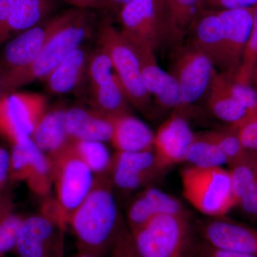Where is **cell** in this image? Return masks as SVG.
<instances>
[{
    "label": "cell",
    "instance_id": "6da1fadb",
    "mask_svg": "<svg viewBox=\"0 0 257 257\" xmlns=\"http://www.w3.org/2000/svg\"><path fill=\"white\" fill-rule=\"evenodd\" d=\"M124 218L118 210L109 175L96 176L87 197L74 211L72 228L79 252L104 257L110 252Z\"/></svg>",
    "mask_w": 257,
    "mask_h": 257
},
{
    "label": "cell",
    "instance_id": "7a4b0ae2",
    "mask_svg": "<svg viewBox=\"0 0 257 257\" xmlns=\"http://www.w3.org/2000/svg\"><path fill=\"white\" fill-rule=\"evenodd\" d=\"M96 25L94 10H81L73 20L49 39L28 68L2 80L3 94L15 92L37 79L46 78L69 53L92 37Z\"/></svg>",
    "mask_w": 257,
    "mask_h": 257
},
{
    "label": "cell",
    "instance_id": "3957f363",
    "mask_svg": "<svg viewBox=\"0 0 257 257\" xmlns=\"http://www.w3.org/2000/svg\"><path fill=\"white\" fill-rule=\"evenodd\" d=\"M121 35L135 50L156 53L161 47H174L170 15L156 0H133L118 15Z\"/></svg>",
    "mask_w": 257,
    "mask_h": 257
},
{
    "label": "cell",
    "instance_id": "277c9868",
    "mask_svg": "<svg viewBox=\"0 0 257 257\" xmlns=\"http://www.w3.org/2000/svg\"><path fill=\"white\" fill-rule=\"evenodd\" d=\"M131 234L140 257H189L195 241L189 216L159 215Z\"/></svg>",
    "mask_w": 257,
    "mask_h": 257
},
{
    "label": "cell",
    "instance_id": "5b68a950",
    "mask_svg": "<svg viewBox=\"0 0 257 257\" xmlns=\"http://www.w3.org/2000/svg\"><path fill=\"white\" fill-rule=\"evenodd\" d=\"M99 48L109 55L128 102L144 114L151 111V96L144 85L140 60L136 51L106 17L99 28Z\"/></svg>",
    "mask_w": 257,
    "mask_h": 257
},
{
    "label": "cell",
    "instance_id": "8992f818",
    "mask_svg": "<svg viewBox=\"0 0 257 257\" xmlns=\"http://www.w3.org/2000/svg\"><path fill=\"white\" fill-rule=\"evenodd\" d=\"M180 177L184 197L202 214L225 216L235 207L229 170L189 166L181 170Z\"/></svg>",
    "mask_w": 257,
    "mask_h": 257
},
{
    "label": "cell",
    "instance_id": "52a82bcc",
    "mask_svg": "<svg viewBox=\"0 0 257 257\" xmlns=\"http://www.w3.org/2000/svg\"><path fill=\"white\" fill-rule=\"evenodd\" d=\"M67 227L55 199H47L40 213L24 218L13 251L18 257H62Z\"/></svg>",
    "mask_w": 257,
    "mask_h": 257
},
{
    "label": "cell",
    "instance_id": "ba28073f",
    "mask_svg": "<svg viewBox=\"0 0 257 257\" xmlns=\"http://www.w3.org/2000/svg\"><path fill=\"white\" fill-rule=\"evenodd\" d=\"M50 159L55 201L67 226L74 211L92 190L94 174L77 155L72 141Z\"/></svg>",
    "mask_w": 257,
    "mask_h": 257
},
{
    "label": "cell",
    "instance_id": "9c48e42d",
    "mask_svg": "<svg viewBox=\"0 0 257 257\" xmlns=\"http://www.w3.org/2000/svg\"><path fill=\"white\" fill-rule=\"evenodd\" d=\"M82 9L72 8L18 34L0 52L2 80L28 68L56 32L73 20Z\"/></svg>",
    "mask_w": 257,
    "mask_h": 257
},
{
    "label": "cell",
    "instance_id": "30bf717a",
    "mask_svg": "<svg viewBox=\"0 0 257 257\" xmlns=\"http://www.w3.org/2000/svg\"><path fill=\"white\" fill-rule=\"evenodd\" d=\"M172 72L182 94L180 112L207 94L216 72L211 59L189 40L172 48Z\"/></svg>",
    "mask_w": 257,
    "mask_h": 257
},
{
    "label": "cell",
    "instance_id": "8fae6325",
    "mask_svg": "<svg viewBox=\"0 0 257 257\" xmlns=\"http://www.w3.org/2000/svg\"><path fill=\"white\" fill-rule=\"evenodd\" d=\"M47 111V99L37 93L10 92L0 99V136L12 145L31 138Z\"/></svg>",
    "mask_w": 257,
    "mask_h": 257
},
{
    "label": "cell",
    "instance_id": "7c38bea8",
    "mask_svg": "<svg viewBox=\"0 0 257 257\" xmlns=\"http://www.w3.org/2000/svg\"><path fill=\"white\" fill-rule=\"evenodd\" d=\"M155 150L126 152L117 151L112 157L109 178L114 189L131 193L152 185L167 171Z\"/></svg>",
    "mask_w": 257,
    "mask_h": 257
},
{
    "label": "cell",
    "instance_id": "4fadbf2b",
    "mask_svg": "<svg viewBox=\"0 0 257 257\" xmlns=\"http://www.w3.org/2000/svg\"><path fill=\"white\" fill-rule=\"evenodd\" d=\"M10 177L12 182H25L34 194L47 197L52 186L50 157L37 147L31 138L12 145Z\"/></svg>",
    "mask_w": 257,
    "mask_h": 257
},
{
    "label": "cell",
    "instance_id": "5bb4252c",
    "mask_svg": "<svg viewBox=\"0 0 257 257\" xmlns=\"http://www.w3.org/2000/svg\"><path fill=\"white\" fill-rule=\"evenodd\" d=\"M199 239L214 247L257 257V228L225 216L209 217L197 225Z\"/></svg>",
    "mask_w": 257,
    "mask_h": 257
},
{
    "label": "cell",
    "instance_id": "9a60e30c",
    "mask_svg": "<svg viewBox=\"0 0 257 257\" xmlns=\"http://www.w3.org/2000/svg\"><path fill=\"white\" fill-rule=\"evenodd\" d=\"M185 40L200 49L221 74L226 72V38L219 10L201 8L189 25Z\"/></svg>",
    "mask_w": 257,
    "mask_h": 257
},
{
    "label": "cell",
    "instance_id": "2e32d148",
    "mask_svg": "<svg viewBox=\"0 0 257 257\" xmlns=\"http://www.w3.org/2000/svg\"><path fill=\"white\" fill-rule=\"evenodd\" d=\"M162 214L190 217L179 199L155 186H148L140 191L128 205L126 225L132 232Z\"/></svg>",
    "mask_w": 257,
    "mask_h": 257
},
{
    "label": "cell",
    "instance_id": "e0dca14e",
    "mask_svg": "<svg viewBox=\"0 0 257 257\" xmlns=\"http://www.w3.org/2000/svg\"><path fill=\"white\" fill-rule=\"evenodd\" d=\"M194 138L195 134L182 112L175 111L155 134L154 150L161 163L169 168L183 162Z\"/></svg>",
    "mask_w": 257,
    "mask_h": 257
},
{
    "label": "cell",
    "instance_id": "ac0fdd59",
    "mask_svg": "<svg viewBox=\"0 0 257 257\" xmlns=\"http://www.w3.org/2000/svg\"><path fill=\"white\" fill-rule=\"evenodd\" d=\"M135 50L140 60L144 85L148 94L154 96L162 109L180 111L182 94L177 79L170 72L160 68L155 53Z\"/></svg>",
    "mask_w": 257,
    "mask_h": 257
},
{
    "label": "cell",
    "instance_id": "d6986e66",
    "mask_svg": "<svg viewBox=\"0 0 257 257\" xmlns=\"http://www.w3.org/2000/svg\"><path fill=\"white\" fill-rule=\"evenodd\" d=\"M65 116L66 127L72 141H110L112 118L81 106L66 109Z\"/></svg>",
    "mask_w": 257,
    "mask_h": 257
},
{
    "label": "cell",
    "instance_id": "ffe728a7",
    "mask_svg": "<svg viewBox=\"0 0 257 257\" xmlns=\"http://www.w3.org/2000/svg\"><path fill=\"white\" fill-rule=\"evenodd\" d=\"M112 118L110 142L119 152H137L154 150L155 134L141 120L130 113Z\"/></svg>",
    "mask_w": 257,
    "mask_h": 257
},
{
    "label": "cell",
    "instance_id": "44dd1931",
    "mask_svg": "<svg viewBox=\"0 0 257 257\" xmlns=\"http://www.w3.org/2000/svg\"><path fill=\"white\" fill-rule=\"evenodd\" d=\"M231 79L216 70L207 93V106L217 119L234 126L250 113L231 93Z\"/></svg>",
    "mask_w": 257,
    "mask_h": 257
},
{
    "label": "cell",
    "instance_id": "7402d4cb",
    "mask_svg": "<svg viewBox=\"0 0 257 257\" xmlns=\"http://www.w3.org/2000/svg\"><path fill=\"white\" fill-rule=\"evenodd\" d=\"M66 109L56 108L46 111L39 120L31 139L49 157L64 150L72 140L66 127Z\"/></svg>",
    "mask_w": 257,
    "mask_h": 257
},
{
    "label": "cell",
    "instance_id": "603a6c76",
    "mask_svg": "<svg viewBox=\"0 0 257 257\" xmlns=\"http://www.w3.org/2000/svg\"><path fill=\"white\" fill-rule=\"evenodd\" d=\"M89 57V51L83 45L69 53L44 79L49 92L54 94H63L73 90L87 68Z\"/></svg>",
    "mask_w": 257,
    "mask_h": 257
},
{
    "label": "cell",
    "instance_id": "cb8c5ba5",
    "mask_svg": "<svg viewBox=\"0 0 257 257\" xmlns=\"http://www.w3.org/2000/svg\"><path fill=\"white\" fill-rule=\"evenodd\" d=\"M58 5L59 0H14L9 21L10 35L46 21Z\"/></svg>",
    "mask_w": 257,
    "mask_h": 257
},
{
    "label": "cell",
    "instance_id": "d4e9b609",
    "mask_svg": "<svg viewBox=\"0 0 257 257\" xmlns=\"http://www.w3.org/2000/svg\"><path fill=\"white\" fill-rule=\"evenodd\" d=\"M92 91L94 110L109 117L130 113L127 97L116 74L110 81Z\"/></svg>",
    "mask_w": 257,
    "mask_h": 257
},
{
    "label": "cell",
    "instance_id": "484cf974",
    "mask_svg": "<svg viewBox=\"0 0 257 257\" xmlns=\"http://www.w3.org/2000/svg\"><path fill=\"white\" fill-rule=\"evenodd\" d=\"M229 167L231 189L235 206L257 182V153L247 150Z\"/></svg>",
    "mask_w": 257,
    "mask_h": 257
},
{
    "label": "cell",
    "instance_id": "4316f807",
    "mask_svg": "<svg viewBox=\"0 0 257 257\" xmlns=\"http://www.w3.org/2000/svg\"><path fill=\"white\" fill-rule=\"evenodd\" d=\"M183 162H187L191 167L199 168L222 167L227 165L226 157L220 148L206 133L195 135Z\"/></svg>",
    "mask_w": 257,
    "mask_h": 257
},
{
    "label": "cell",
    "instance_id": "83f0119b",
    "mask_svg": "<svg viewBox=\"0 0 257 257\" xmlns=\"http://www.w3.org/2000/svg\"><path fill=\"white\" fill-rule=\"evenodd\" d=\"M24 218L15 210L13 194L0 204V257L14 251Z\"/></svg>",
    "mask_w": 257,
    "mask_h": 257
},
{
    "label": "cell",
    "instance_id": "f1b7e54d",
    "mask_svg": "<svg viewBox=\"0 0 257 257\" xmlns=\"http://www.w3.org/2000/svg\"><path fill=\"white\" fill-rule=\"evenodd\" d=\"M79 157L96 176L110 172L112 157L104 143L96 141H72Z\"/></svg>",
    "mask_w": 257,
    "mask_h": 257
},
{
    "label": "cell",
    "instance_id": "f546056e",
    "mask_svg": "<svg viewBox=\"0 0 257 257\" xmlns=\"http://www.w3.org/2000/svg\"><path fill=\"white\" fill-rule=\"evenodd\" d=\"M168 3L175 47L185 40L193 19L202 8V0H168Z\"/></svg>",
    "mask_w": 257,
    "mask_h": 257
},
{
    "label": "cell",
    "instance_id": "4dcf8cb0",
    "mask_svg": "<svg viewBox=\"0 0 257 257\" xmlns=\"http://www.w3.org/2000/svg\"><path fill=\"white\" fill-rule=\"evenodd\" d=\"M257 64V3L253 7L252 26L243 50L241 64L233 80L241 84H251L253 70Z\"/></svg>",
    "mask_w": 257,
    "mask_h": 257
},
{
    "label": "cell",
    "instance_id": "1f68e13d",
    "mask_svg": "<svg viewBox=\"0 0 257 257\" xmlns=\"http://www.w3.org/2000/svg\"><path fill=\"white\" fill-rule=\"evenodd\" d=\"M205 133L220 148L226 157L228 166L232 165L247 151L234 130L230 126L226 130H213Z\"/></svg>",
    "mask_w": 257,
    "mask_h": 257
},
{
    "label": "cell",
    "instance_id": "d6a6232c",
    "mask_svg": "<svg viewBox=\"0 0 257 257\" xmlns=\"http://www.w3.org/2000/svg\"><path fill=\"white\" fill-rule=\"evenodd\" d=\"M87 69L92 89L106 84L115 74L110 57L101 48L90 55Z\"/></svg>",
    "mask_w": 257,
    "mask_h": 257
},
{
    "label": "cell",
    "instance_id": "836d02e7",
    "mask_svg": "<svg viewBox=\"0 0 257 257\" xmlns=\"http://www.w3.org/2000/svg\"><path fill=\"white\" fill-rule=\"evenodd\" d=\"M229 126L234 130L246 150L257 153V110L239 124Z\"/></svg>",
    "mask_w": 257,
    "mask_h": 257
},
{
    "label": "cell",
    "instance_id": "e575fe53",
    "mask_svg": "<svg viewBox=\"0 0 257 257\" xmlns=\"http://www.w3.org/2000/svg\"><path fill=\"white\" fill-rule=\"evenodd\" d=\"M112 257H140L127 225L123 221L111 250Z\"/></svg>",
    "mask_w": 257,
    "mask_h": 257
},
{
    "label": "cell",
    "instance_id": "d590c367",
    "mask_svg": "<svg viewBox=\"0 0 257 257\" xmlns=\"http://www.w3.org/2000/svg\"><path fill=\"white\" fill-rule=\"evenodd\" d=\"M189 257H256L214 247L203 240H195Z\"/></svg>",
    "mask_w": 257,
    "mask_h": 257
},
{
    "label": "cell",
    "instance_id": "8d00e7d4",
    "mask_svg": "<svg viewBox=\"0 0 257 257\" xmlns=\"http://www.w3.org/2000/svg\"><path fill=\"white\" fill-rule=\"evenodd\" d=\"M10 177V153L0 146V204L12 195Z\"/></svg>",
    "mask_w": 257,
    "mask_h": 257
},
{
    "label": "cell",
    "instance_id": "74e56055",
    "mask_svg": "<svg viewBox=\"0 0 257 257\" xmlns=\"http://www.w3.org/2000/svg\"><path fill=\"white\" fill-rule=\"evenodd\" d=\"M257 0H202V8L221 10L251 8L256 4Z\"/></svg>",
    "mask_w": 257,
    "mask_h": 257
},
{
    "label": "cell",
    "instance_id": "f35d334b",
    "mask_svg": "<svg viewBox=\"0 0 257 257\" xmlns=\"http://www.w3.org/2000/svg\"><path fill=\"white\" fill-rule=\"evenodd\" d=\"M236 206L248 219L257 222V182Z\"/></svg>",
    "mask_w": 257,
    "mask_h": 257
},
{
    "label": "cell",
    "instance_id": "ab89813d",
    "mask_svg": "<svg viewBox=\"0 0 257 257\" xmlns=\"http://www.w3.org/2000/svg\"><path fill=\"white\" fill-rule=\"evenodd\" d=\"M14 0H0V47L10 38L9 21Z\"/></svg>",
    "mask_w": 257,
    "mask_h": 257
},
{
    "label": "cell",
    "instance_id": "60d3db41",
    "mask_svg": "<svg viewBox=\"0 0 257 257\" xmlns=\"http://www.w3.org/2000/svg\"><path fill=\"white\" fill-rule=\"evenodd\" d=\"M64 3L72 5L74 8L82 10L106 9L107 0H62Z\"/></svg>",
    "mask_w": 257,
    "mask_h": 257
},
{
    "label": "cell",
    "instance_id": "b9f144b4",
    "mask_svg": "<svg viewBox=\"0 0 257 257\" xmlns=\"http://www.w3.org/2000/svg\"><path fill=\"white\" fill-rule=\"evenodd\" d=\"M132 1L133 0H107L105 10L111 16L117 18L121 9Z\"/></svg>",
    "mask_w": 257,
    "mask_h": 257
},
{
    "label": "cell",
    "instance_id": "7bdbcfd3",
    "mask_svg": "<svg viewBox=\"0 0 257 257\" xmlns=\"http://www.w3.org/2000/svg\"><path fill=\"white\" fill-rule=\"evenodd\" d=\"M251 84L257 90V64L254 70H253L252 77H251Z\"/></svg>",
    "mask_w": 257,
    "mask_h": 257
},
{
    "label": "cell",
    "instance_id": "ee69618b",
    "mask_svg": "<svg viewBox=\"0 0 257 257\" xmlns=\"http://www.w3.org/2000/svg\"><path fill=\"white\" fill-rule=\"evenodd\" d=\"M158 5L160 6L163 7V8H167V9L170 10V7H169L168 0H156Z\"/></svg>",
    "mask_w": 257,
    "mask_h": 257
},
{
    "label": "cell",
    "instance_id": "f6af8a7d",
    "mask_svg": "<svg viewBox=\"0 0 257 257\" xmlns=\"http://www.w3.org/2000/svg\"><path fill=\"white\" fill-rule=\"evenodd\" d=\"M73 257H95L92 255L88 254V253L79 252L77 255Z\"/></svg>",
    "mask_w": 257,
    "mask_h": 257
},
{
    "label": "cell",
    "instance_id": "bcb514c9",
    "mask_svg": "<svg viewBox=\"0 0 257 257\" xmlns=\"http://www.w3.org/2000/svg\"><path fill=\"white\" fill-rule=\"evenodd\" d=\"M4 95L3 92V87H2V77L1 74H0V99H1L2 96Z\"/></svg>",
    "mask_w": 257,
    "mask_h": 257
},
{
    "label": "cell",
    "instance_id": "7dc6e473",
    "mask_svg": "<svg viewBox=\"0 0 257 257\" xmlns=\"http://www.w3.org/2000/svg\"><path fill=\"white\" fill-rule=\"evenodd\" d=\"M4 257H5V256H4Z\"/></svg>",
    "mask_w": 257,
    "mask_h": 257
}]
</instances>
